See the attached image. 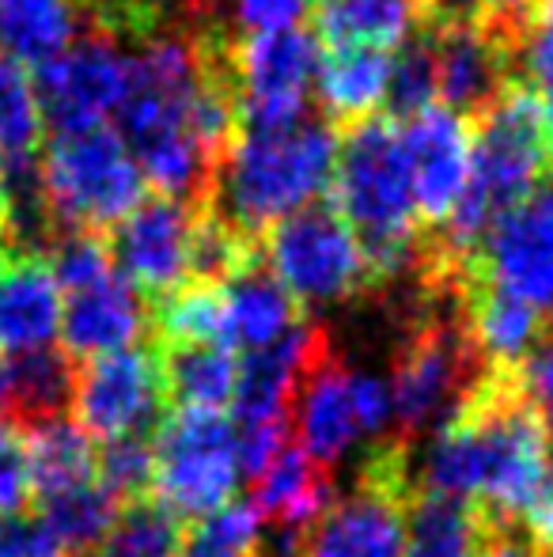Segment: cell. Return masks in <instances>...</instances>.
Segmentation results:
<instances>
[{"instance_id":"obj_1","label":"cell","mask_w":553,"mask_h":557,"mask_svg":"<svg viewBox=\"0 0 553 557\" xmlns=\"http://www.w3.org/2000/svg\"><path fill=\"white\" fill-rule=\"evenodd\" d=\"M550 451L553 429L527 398L519 368H493L432 436L414 485L524 520L546 482Z\"/></svg>"},{"instance_id":"obj_2","label":"cell","mask_w":553,"mask_h":557,"mask_svg":"<svg viewBox=\"0 0 553 557\" xmlns=\"http://www.w3.org/2000/svg\"><path fill=\"white\" fill-rule=\"evenodd\" d=\"M205 76L209 46L178 35L152 38L137 58H129V88L118 107L122 140L160 198H209L216 160L201 148L190 125Z\"/></svg>"},{"instance_id":"obj_3","label":"cell","mask_w":553,"mask_h":557,"mask_svg":"<svg viewBox=\"0 0 553 557\" xmlns=\"http://www.w3.org/2000/svg\"><path fill=\"white\" fill-rule=\"evenodd\" d=\"M550 163L546 107L531 88L508 84L501 99L478 114V129L470 133V178L458 206L440 224V239L428 258L448 270H466L489 227L546 183Z\"/></svg>"},{"instance_id":"obj_4","label":"cell","mask_w":553,"mask_h":557,"mask_svg":"<svg viewBox=\"0 0 553 557\" xmlns=\"http://www.w3.org/2000/svg\"><path fill=\"white\" fill-rule=\"evenodd\" d=\"M338 148L330 122L307 114L280 129H239L216 160L209 209L254 239L330 190Z\"/></svg>"},{"instance_id":"obj_5","label":"cell","mask_w":553,"mask_h":557,"mask_svg":"<svg viewBox=\"0 0 553 557\" xmlns=\"http://www.w3.org/2000/svg\"><path fill=\"white\" fill-rule=\"evenodd\" d=\"M330 194L338 216L361 239L372 285L399 277L417 258V209L399 122L368 117L349 129L338 148Z\"/></svg>"},{"instance_id":"obj_6","label":"cell","mask_w":553,"mask_h":557,"mask_svg":"<svg viewBox=\"0 0 553 557\" xmlns=\"http://www.w3.org/2000/svg\"><path fill=\"white\" fill-rule=\"evenodd\" d=\"M38 183L50 221L68 232L114 227L144 201V175L122 133L84 129L58 133L38 163Z\"/></svg>"},{"instance_id":"obj_7","label":"cell","mask_w":553,"mask_h":557,"mask_svg":"<svg viewBox=\"0 0 553 557\" xmlns=\"http://www.w3.org/2000/svg\"><path fill=\"white\" fill-rule=\"evenodd\" d=\"M152 497L178 520H201L231 505L239 485L236 425L221 410H171L152 436Z\"/></svg>"},{"instance_id":"obj_8","label":"cell","mask_w":553,"mask_h":557,"mask_svg":"<svg viewBox=\"0 0 553 557\" xmlns=\"http://www.w3.org/2000/svg\"><path fill=\"white\" fill-rule=\"evenodd\" d=\"M318 38L303 27L262 30L236 46H216V61L236 96L239 129H280L307 114Z\"/></svg>"},{"instance_id":"obj_9","label":"cell","mask_w":553,"mask_h":557,"mask_svg":"<svg viewBox=\"0 0 553 557\" xmlns=\"http://www.w3.org/2000/svg\"><path fill=\"white\" fill-rule=\"evenodd\" d=\"M262 255L296 304H338L372 285L361 239L334 206H307L285 216L266 232Z\"/></svg>"},{"instance_id":"obj_10","label":"cell","mask_w":553,"mask_h":557,"mask_svg":"<svg viewBox=\"0 0 553 557\" xmlns=\"http://www.w3.org/2000/svg\"><path fill=\"white\" fill-rule=\"evenodd\" d=\"M68 410L91 441L155 436L160 421L171 413L160 352L144 349V345H129V349L91 357L76 372Z\"/></svg>"},{"instance_id":"obj_11","label":"cell","mask_w":553,"mask_h":557,"mask_svg":"<svg viewBox=\"0 0 553 557\" xmlns=\"http://www.w3.org/2000/svg\"><path fill=\"white\" fill-rule=\"evenodd\" d=\"M129 88V58L106 35H91L38 65V107L53 133H84L118 114Z\"/></svg>"},{"instance_id":"obj_12","label":"cell","mask_w":553,"mask_h":557,"mask_svg":"<svg viewBox=\"0 0 553 557\" xmlns=\"http://www.w3.org/2000/svg\"><path fill=\"white\" fill-rule=\"evenodd\" d=\"M470 270L531 308H553V178L489 227Z\"/></svg>"},{"instance_id":"obj_13","label":"cell","mask_w":553,"mask_h":557,"mask_svg":"<svg viewBox=\"0 0 553 557\" xmlns=\"http://www.w3.org/2000/svg\"><path fill=\"white\" fill-rule=\"evenodd\" d=\"M198 209L175 198L140 201L129 216L114 224L111 262L137 293L167 296L190 285V247Z\"/></svg>"},{"instance_id":"obj_14","label":"cell","mask_w":553,"mask_h":557,"mask_svg":"<svg viewBox=\"0 0 553 557\" xmlns=\"http://www.w3.org/2000/svg\"><path fill=\"white\" fill-rule=\"evenodd\" d=\"M428 46L436 61V96L443 107L478 117L508 88L512 58L519 46L501 30L474 20H432Z\"/></svg>"},{"instance_id":"obj_15","label":"cell","mask_w":553,"mask_h":557,"mask_svg":"<svg viewBox=\"0 0 553 557\" xmlns=\"http://www.w3.org/2000/svg\"><path fill=\"white\" fill-rule=\"evenodd\" d=\"M399 133L417 216L443 224L470 178V125L458 111L436 103L399 122Z\"/></svg>"},{"instance_id":"obj_16","label":"cell","mask_w":553,"mask_h":557,"mask_svg":"<svg viewBox=\"0 0 553 557\" xmlns=\"http://www.w3.org/2000/svg\"><path fill=\"white\" fill-rule=\"evenodd\" d=\"M288 413L296 418V444L323 470L345 459V451L361 441V418L353 403V372L345 360L330 352V342L315 349L300 383L292 391Z\"/></svg>"},{"instance_id":"obj_17","label":"cell","mask_w":553,"mask_h":557,"mask_svg":"<svg viewBox=\"0 0 553 557\" xmlns=\"http://www.w3.org/2000/svg\"><path fill=\"white\" fill-rule=\"evenodd\" d=\"M148 331V308L140 304V293L111 270L106 277L91 281L84 288L65 293L61 304V342L68 357H103L137 345Z\"/></svg>"},{"instance_id":"obj_18","label":"cell","mask_w":553,"mask_h":557,"mask_svg":"<svg viewBox=\"0 0 553 557\" xmlns=\"http://www.w3.org/2000/svg\"><path fill=\"white\" fill-rule=\"evenodd\" d=\"M406 500L361 485L311 528L307 557H406Z\"/></svg>"},{"instance_id":"obj_19","label":"cell","mask_w":553,"mask_h":557,"mask_svg":"<svg viewBox=\"0 0 553 557\" xmlns=\"http://www.w3.org/2000/svg\"><path fill=\"white\" fill-rule=\"evenodd\" d=\"M61 304L65 296L50 262L8 250L0 258V352L50 349L61 334Z\"/></svg>"},{"instance_id":"obj_20","label":"cell","mask_w":553,"mask_h":557,"mask_svg":"<svg viewBox=\"0 0 553 557\" xmlns=\"http://www.w3.org/2000/svg\"><path fill=\"white\" fill-rule=\"evenodd\" d=\"M326 342V334L318 326L300 323L296 331H288L280 342L254 349L239 357V375H236V425H254V421H285L288 406H292V391L300 383L307 360L315 357V349Z\"/></svg>"},{"instance_id":"obj_21","label":"cell","mask_w":553,"mask_h":557,"mask_svg":"<svg viewBox=\"0 0 553 557\" xmlns=\"http://www.w3.org/2000/svg\"><path fill=\"white\" fill-rule=\"evenodd\" d=\"M300 323V304L259 258L221 285V345L231 352L266 349Z\"/></svg>"},{"instance_id":"obj_22","label":"cell","mask_w":553,"mask_h":557,"mask_svg":"<svg viewBox=\"0 0 553 557\" xmlns=\"http://www.w3.org/2000/svg\"><path fill=\"white\" fill-rule=\"evenodd\" d=\"M432 15V0H323L315 38L330 50L394 53L414 42V30Z\"/></svg>"},{"instance_id":"obj_23","label":"cell","mask_w":553,"mask_h":557,"mask_svg":"<svg viewBox=\"0 0 553 557\" xmlns=\"http://www.w3.org/2000/svg\"><path fill=\"white\" fill-rule=\"evenodd\" d=\"M463 319L493 368H519L542 337V311L486 285L470 265L463 273Z\"/></svg>"},{"instance_id":"obj_24","label":"cell","mask_w":553,"mask_h":557,"mask_svg":"<svg viewBox=\"0 0 553 557\" xmlns=\"http://www.w3.org/2000/svg\"><path fill=\"white\" fill-rule=\"evenodd\" d=\"M334 505V478L323 470L296 441H288L274 455L266 470L254 478V512L262 520L315 528L323 512Z\"/></svg>"},{"instance_id":"obj_25","label":"cell","mask_w":553,"mask_h":557,"mask_svg":"<svg viewBox=\"0 0 553 557\" xmlns=\"http://www.w3.org/2000/svg\"><path fill=\"white\" fill-rule=\"evenodd\" d=\"M171 410H224L236 395L239 360L228 345H155Z\"/></svg>"},{"instance_id":"obj_26","label":"cell","mask_w":553,"mask_h":557,"mask_svg":"<svg viewBox=\"0 0 553 557\" xmlns=\"http://www.w3.org/2000/svg\"><path fill=\"white\" fill-rule=\"evenodd\" d=\"M391 53L379 50H330L318 58L315 96L334 122H368L387 103Z\"/></svg>"},{"instance_id":"obj_27","label":"cell","mask_w":553,"mask_h":557,"mask_svg":"<svg viewBox=\"0 0 553 557\" xmlns=\"http://www.w3.org/2000/svg\"><path fill=\"white\" fill-rule=\"evenodd\" d=\"M76 42V0H0V53L46 65Z\"/></svg>"},{"instance_id":"obj_28","label":"cell","mask_w":553,"mask_h":557,"mask_svg":"<svg viewBox=\"0 0 553 557\" xmlns=\"http://www.w3.org/2000/svg\"><path fill=\"white\" fill-rule=\"evenodd\" d=\"M30 467H35V500L61 490L96 482V441L76 421L53 418L27 429Z\"/></svg>"},{"instance_id":"obj_29","label":"cell","mask_w":553,"mask_h":557,"mask_svg":"<svg viewBox=\"0 0 553 557\" xmlns=\"http://www.w3.org/2000/svg\"><path fill=\"white\" fill-rule=\"evenodd\" d=\"M118 500L96 482L76 485V490H61L50 497H38V520L53 531L61 550L68 557H84L99 539L111 531L114 516H118Z\"/></svg>"},{"instance_id":"obj_30","label":"cell","mask_w":553,"mask_h":557,"mask_svg":"<svg viewBox=\"0 0 553 557\" xmlns=\"http://www.w3.org/2000/svg\"><path fill=\"white\" fill-rule=\"evenodd\" d=\"M183 520L163 500L140 497L118 508L111 531L84 557H178Z\"/></svg>"},{"instance_id":"obj_31","label":"cell","mask_w":553,"mask_h":557,"mask_svg":"<svg viewBox=\"0 0 553 557\" xmlns=\"http://www.w3.org/2000/svg\"><path fill=\"white\" fill-rule=\"evenodd\" d=\"M42 125L35 81L20 61L0 53V168L35 160Z\"/></svg>"},{"instance_id":"obj_32","label":"cell","mask_w":553,"mask_h":557,"mask_svg":"<svg viewBox=\"0 0 553 557\" xmlns=\"http://www.w3.org/2000/svg\"><path fill=\"white\" fill-rule=\"evenodd\" d=\"M155 345H198L221 342V285H190L155 300V315H148Z\"/></svg>"},{"instance_id":"obj_33","label":"cell","mask_w":553,"mask_h":557,"mask_svg":"<svg viewBox=\"0 0 553 557\" xmlns=\"http://www.w3.org/2000/svg\"><path fill=\"white\" fill-rule=\"evenodd\" d=\"M96 474L99 485L118 505L152 497L155 478V447L152 436H114L96 447Z\"/></svg>"},{"instance_id":"obj_34","label":"cell","mask_w":553,"mask_h":557,"mask_svg":"<svg viewBox=\"0 0 553 557\" xmlns=\"http://www.w3.org/2000/svg\"><path fill=\"white\" fill-rule=\"evenodd\" d=\"M262 516L254 505H224L183 531L178 557H251Z\"/></svg>"},{"instance_id":"obj_35","label":"cell","mask_w":553,"mask_h":557,"mask_svg":"<svg viewBox=\"0 0 553 557\" xmlns=\"http://www.w3.org/2000/svg\"><path fill=\"white\" fill-rule=\"evenodd\" d=\"M440 103L436 96V61L428 38H414L391 58V84H387V107L394 122H406L428 107Z\"/></svg>"},{"instance_id":"obj_36","label":"cell","mask_w":553,"mask_h":557,"mask_svg":"<svg viewBox=\"0 0 553 557\" xmlns=\"http://www.w3.org/2000/svg\"><path fill=\"white\" fill-rule=\"evenodd\" d=\"M35 500L27 429L0 418V516H20Z\"/></svg>"},{"instance_id":"obj_37","label":"cell","mask_w":553,"mask_h":557,"mask_svg":"<svg viewBox=\"0 0 553 557\" xmlns=\"http://www.w3.org/2000/svg\"><path fill=\"white\" fill-rule=\"evenodd\" d=\"M519 53H524L527 76L553 96V0H539V8L531 12L519 38Z\"/></svg>"},{"instance_id":"obj_38","label":"cell","mask_w":553,"mask_h":557,"mask_svg":"<svg viewBox=\"0 0 553 557\" xmlns=\"http://www.w3.org/2000/svg\"><path fill=\"white\" fill-rule=\"evenodd\" d=\"M474 557H546L542 546L531 539V531L512 516H497L481 508V535L474 546Z\"/></svg>"},{"instance_id":"obj_39","label":"cell","mask_w":553,"mask_h":557,"mask_svg":"<svg viewBox=\"0 0 553 557\" xmlns=\"http://www.w3.org/2000/svg\"><path fill=\"white\" fill-rule=\"evenodd\" d=\"M0 557H68L38 516H0Z\"/></svg>"},{"instance_id":"obj_40","label":"cell","mask_w":553,"mask_h":557,"mask_svg":"<svg viewBox=\"0 0 553 557\" xmlns=\"http://www.w3.org/2000/svg\"><path fill=\"white\" fill-rule=\"evenodd\" d=\"M228 8L239 27L251 30V35H262V30L296 27L307 0H228Z\"/></svg>"},{"instance_id":"obj_41","label":"cell","mask_w":553,"mask_h":557,"mask_svg":"<svg viewBox=\"0 0 553 557\" xmlns=\"http://www.w3.org/2000/svg\"><path fill=\"white\" fill-rule=\"evenodd\" d=\"M519 383H524L535 410H539L542 418H546V425L553 429V342L535 345L531 357L519 364Z\"/></svg>"},{"instance_id":"obj_42","label":"cell","mask_w":553,"mask_h":557,"mask_svg":"<svg viewBox=\"0 0 553 557\" xmlns=\"http://www.w3.org/2000/svg\"><path fill=\"white\" fill-rule=\"evenodd\" d=\"M12 250V232H8V206H4V194H0V258Z\"/></svg>"},{"instance_id":"obj_43","label":"cell","mask_w":553,"mask_h":557,"mask_svg":"<svg viewBox=\"0 0 553 557\" xmlns=\"http://www.w3.org/2000/svg\"><path fill=\"white\" fill-rule=\"evenodd\" d=\"M546 129H550V145H553V96H546Z\"/></svg>"},{"instance_id":"obj_44","label":"cell","mask_w":553,"mask_h":557,"mask_svg":"<svg viewBox=\"0 0 553 557\" xmlns=\"http://www.w3.org/2000/svg\"><path fill=\"white\" fill-rule=\"evenodd\" d=\"M410 557H432V554H410Z\"/></svg>"}]
</instances>
